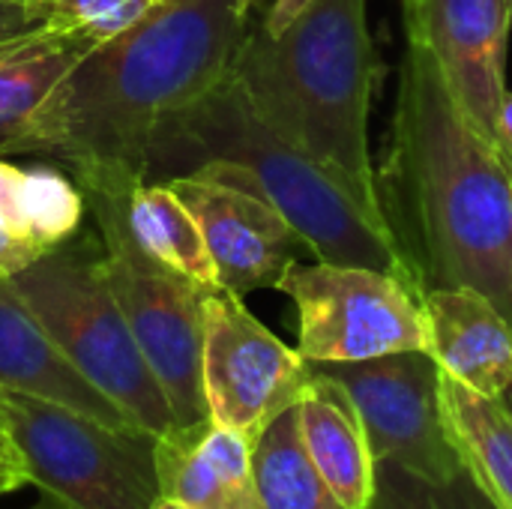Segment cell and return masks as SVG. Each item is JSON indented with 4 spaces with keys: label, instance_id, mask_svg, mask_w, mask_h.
Returning a JSON list of instances; mask_svg holds the SVG:
<instances>
[{
    "label": "cell",
    "instance_id": "19",
    "mask_svg": "<svg viewBox=\"0 0 512 509\" xmlns=\"http://www.w3.org/2000/svg\"><path fill=\"white\" fill-rule=\"evenodd\" d=\"M261 509H348L315 468L300 426V402L282 411L252 444Z\"/></svg>",
    "mask_w": 512,
    "mask_h": 509
},
{
    "label": "cell",
    "instance_id": "31",
    "mask_svg": "<svg viewBox=\"0 0 512 509\" xmlns=\"http://www.w3.org/2000/svg\"><path fill=\"white\" fill-rule=\"evenodd\" d=\"M504 402L510 405V411H512V390H510V393H507V396H504Z\"/></svg>",
    "mask_w": 512,
    "mask_h": 509
},
{
    "label": "cell",
    "instance_id": "9",
    "mask_svg": "<svg viewBox=\"0 0 512 509\" xmlns=\"http://www.w3.org/2000/svg\"><path fill=\"white\" fill-rule=\"evenodd\" d=\"M354 402L375 465H399L426 480L462 468L441 408V366L429 351H396L357 363H312Z\"/></svg>",
    "mask_w": 512,
    "mask_h": 509
},
{
    "label": "cell",
    "instance_id": "21",
    "mask_svg": "<svg viewBox=\"0 0 512 509\" xmlns=\"http://www.w3.org/2000/svg\"><path fill=\"white\" fill-rule=\"evenodd\" d=\"M372 509H501L462 465L444 480L417 477L399 465H375Z\"/></svg>",
    "mask_w": 512,
    "mask_h": 509
},
{
    "label": "cell",
    "instance_id": "4",
    "mask_svg": "<svg viewBox=\"0 0 512 509\" xmlns=\"http://www.w3.org/2000/svg\"><path fill=\"white\" fill-rule=\"evenodd\" d=\"M231 75L276 135L324 162L384 216L369 144L381 66L366 0H312L276 36L261 24L246 30Z\"/></svg>",
    "mask_w": 512,
    "mask_h": 509
},
{
    "label": "cell",
    "instance_id": "11",
    "mask_svg": "<svg viewBox=\"0 0 512 509\" xmlns=\"http://www.w3.org/2000/svg\"><path fill=\"white\" fill-rule=\"evenodd\" d=\"M402 12L405 33L429 48L462 111L498 144L512 0H402Z\"/></svg>",
    "mask_w": 512,
    "mask_h": 509
},
{
    "label": "cell",
    "instance_id": "26",
    "mask_svg": "<svg viewBox=\"0 0 512 509\" xmlns=\"http://www.w3.org/2000/svg\"><path fill=\"white\" fill-rule=\"evenodd\" d=\"M27 465L21 459V450L15 447V438L9 435L6 423L0 420V495L15 492L21 486H27Z\"/></svg>",
    "mask_w": 512,
    "mask_h": 509
},
{
    "label": "cell",
    "instance_id": "28",
    "mask_svg": "<svg viewBox=\"0 0 512 509\" xmlns=\"http://www.w3.org/2000/svg\"><path fill=\"white\" fill-rule=\"evenodd\" d=\"M498 147H501L504 159L512 165V93H507L504 108H501V120H498Z\"/></svg>",
    "mask_w": 512,
    "mask_h": 509
},
{
    "label": "cell",
    "instance_id": "6",
    "mask_svg": "<svg viewBox=\"0 0 512 509\" xmlns=\"http://www.w3.org/2000/svg\"><path fill=\"white\" fill-rule=\"evenodd\" d=\"M96 222L99 264L126 324L159 381L177 429L210 423L204 399V294L192 279L156 261L132 234L126 201L132 189H81Z\"/></svg>",
    "mask_w": 512,
    "mask_h": 509
},
{
    "label": "cell",
    "instance_id": "18",
    "mask_svg": "<svg viewBox=\"0 0 512 509\" xmlns=\"http://www.w3.org/2000/svg\"><path fill=\"white\" fill-rule=\"evenodd\" d=\"M99 42L57 30L51 21L0 57V150L27 126L36 108Z\"/></svg>",
    "mask_w": 512,
    "mask_h": 509
},
{
    "label": "cell",
    "instance_id": "14",
    "mask_svg": "<svg viewBox=\"0 0 512 509\" xmlns=\"http://www.w3.org/2000/svg\"><path fill=\"white\" fill-rule=\"evenodd\" d=\"M162 498L195 509H261L252 441L213 420L156 441Z\"/></svg>",
    "mask_w": 512,
    "mask_h": 509
},
{
    "label": "cell",
    "instance_id": "8",
    "mask_svg": "<svg viewBox=\"0 0 512 509\" xmlns=\"http://www.w3.org/2000/svg\"><path fill=\"white\" fill-rule=\"evenodd\" d=\"M276 291L297 306V351L309 363H357L396 351H429L423 297L393 273L294 261Z\"/></svg>",
    "mask_w": 512,
    "mask_h": 509
},
{
    "label": "cell",
    "instance_id": "27",
    "mask_svg": "<svg viewBox=\"0 0 512 509\" xmlns=\"http://www.w3.org/2000/svg\"><path fill=\"white\" fill-rule=\"evenodd\" d=\"M258 3H261V0H240V9L249 15ZM309 3H312V0H273V9L267 12V18L261 21V27H264L267 33L276 36V33H282L294 18H300L303 9H306Z\"/></svg>",
    "mask_w": 512,
    "mask_h": 509
},
{
    "label": "cell",
    "instance_id": "29",
    "mask_svg": "<svg viewBox=\"0 0 512 509\" xmlns=\"http://www.w3.org/2000/svg\"><path fill=\"white\" fill-rule=\"evenodd\" d=\"M153 509H195V507H186V504H180V501H174V498H159Z\"/></svg>",
    "mask_w": 512,
    "mask_h": 509
},
{
    "label": "cell",
    "instance_id": "2",
    "mask_svg": "<svg viewBox=\"0 0 512 509\" xmlns=\"http://www.w3.org/2000/svg\"><path fill=\"white\" fill-rule=\"evenodd\" d=\"M246 21L240 0L156 3L93 45L0 156L42 153L72 165L81 189H135L156 126L231 72Z\"/></svg>",
    "mask_w": 512,
    "mask_h": 509
},
{
    "label": "cell",
    "instance_id": "16",
    "mask_svg": "<svg viewBox=\"0 0 512 509\" xmlns=\"http://www.w3.org/2000/svg\"><path fill=\"white\" fill-rule=\"evenodd\" d=\"M306 450L330 492L348 509H372L375 459L348 393L312 369V384L300 399Z\"/></svg>",
    "mask_w": 512,
    "mask_h": 509
},
{
    "label": "cell",
    "instance_id": "24",
    "mask_svg": "<svg viewBox=\"0 0 512 509\" xmlns=\"http://www.w3.org/2000/svg\"><path fill=\"white\" fill-rule=\"evenodd\" d=\"M162 0H51V24L63 33L105 42L138 24Z\"/></svg>",
    "mask_w": 512,
    "mask_h": 509
},
{
    "label": "cell",
    "instance_id": "5",
    "mask_svg": "<svg viewBox=\"0 0 512 509\" xmlns=\"http://www.w3.org/2000/svg\"><path fill=\"white\" fill-rule=\"evenodd\" d=\"M6 282L60 354L138 429L156 438L177 429L171 405L90 246L72 249L66 243Z\"/></svg>",
    "mask_w": 512,
    "mask_h": 509
},
{
    "label": "cell",
    "instance_id": "3",
    "mask_svg": "<svg viewBox=\"0 0 512 509\" xmlns=\"http://www.w3.org/2000/svg\"><path fill=\"white\" fill-rule=\"evenodd\" d=\"M186 174L270 201L303 234L315 261L384 270L417 291L384 216L336 171L276 135L231 72L201 99L168 114L150 138L147 183Z\"/></svg>",
    "mask_w": 512,
    "mask_h": 509
},
{
    "label": "cell",
    "instance_id": "32",
    "mask_svg": "<svg viewBox=\"0 0 512 509\" xmlns=\"http://www.w3.org/2000/svg\"><path fill=\"white\" fill-rule=\"evenodd\" d=\"M36 509H45V507H36Z\"/></svg>",
    "mask_w": 512,
    "mask_h": 509
},
{
    "label": "cell",
    "instance_id": "20",
    "mask_svg": "<svg viewBox=\"0 0 512 509\" xmlns=\"http://www.w3.org/2000/svg\"><path fill=\"white\" fill-rule=\"evenodd\" d=\"M126 216L135 240L156 261L201 288H219L204 234L168 183H138L126 201Z\"/></svg>",
    "mask_w": 512,
    "mask_h": 509
},
{
    "label": "cell",
    "instance_id": "22",
    "mask_svg": "<svg viewBox=\"0 0 512 509\" xmlns=\"http://www.w3.org/2000/svg\"><path fill=\"white\" fill-rule=\"evenodd\" d=\"M27 207L33 234L45 252L66 246L87 213L84 192L66 174L45 165L27 168Z\"/></svg>",
    "mask_w": 512,
    "mask_h": 509
},
{
    "label": "cell",
    "instance_id": "17",
    "mask_svg": "<svg viewBox=\"0 0 512 509\" xmlns=\"http://www.w3.org/2000/svg\"><path fill=\"white\" fill-rule=\"evenodd\" d=\"M441 408L462 465L501 509H512V411L441 372Z\"/></svg>",
    "mask_w": 512,
    "mask_h": 509
},
{
    "label": "cell",
    "instance_id": "10",
    "mask_svg": "<svg viewBox=\"0 0 512 509\" xmlns=\"http://www.w3.org/2000/svg\"><path fill=\"white\" fill-rule=\"evenodd\" d=\"M312 384V363L273 336L243 297L204 294V399L216 426L255 438Z\"/></svg>",
    "mask_w": 512,
    "mask_h": 509
},
{
    "label": "cell",
    "instance_id": "12",
    "mask_svg": "<svg viewBox=\"0 0 512 509\" xmlns=\"http://www.w3.org/2000/svg\"><path fill=\"white\" fill-rule=\"evenodd\" d=\"M165 183L195 216L219 288L237 297L258 288H279L294 261L303 255L315 258L303 234L261 195L195 174Z\"/></svg>",
    "mask_w": 512,
    "mask_h": 509
},
{
    "label": "cell",
    "instance_id": "25",
    "mask_svg": "<svg viewBox=\"0 0 512 509\" xmlns=\"http://www.w3.org/2000/svg\"><path fill=\"white\" fill-rule=\"evenodd\" d=\"M51 21V0H0V42L33 33Z\"/></svg>",
    "mask_w": 512,
    "mask_h": 509
},
{
    "label": "cell",
    "instance_id": "15",
    "mask_svg": "<svg viewBox=\"0 0 512 509\" xmlns=\"http://www.w3.org/2000/svg\"><path fill=\"white\" fill-rule=\"evenodd\" d=\"M0 387L60 402L111 426H135L60 354L6 279H0Z\"/></svg>",
    "mask_w": 512,
    "mask_h": 509
},
{
    "label": "cell",
    "instance_id": "30",
    "mask_svg": "<svg viewBox=\"0 0 512 509\" xmlns=\"http://www.w3.org/2000/svg\"><path fill=\"white\" fill-rule=\"evenodd\" d=\"M39 30H42V27H39ZM33 33H36V30H33ZM33 33H24V36H15V39H6V42H0V57H3L6 51H12V48H15L18 42H24L27 36H33Z\"/></svg>",
    "mask_w": 512,
    "mask_h": 509
},
{
    "label": "cell",
    "instance_id": "7",
    "mask_svg": "<svg viewBox=\"0 0 512 509\" xmlns=\"http://www.w3.org/2000/svg\"><path fill=\"white\" fill-rule=\"evenodd\" d=\"M6 423L27 477L66 509H153L162 498L156 435L111 426L51 399L0 387Z\"/></svg>",
    "mask_w": 512,
    "mask_h": 509
},
{
    "label": "cell",
    "instance_id": "23",
    "mask_svg": "<svg viewBox=\"0 0 512 509\" xmlns=\"http://www.w3.org/2000/svg\"><path fill=\"white\" fill-rule=\"evenodd\" d=\"M48 255L30 225L27 168L0 159V279H12L33 261Z\"/></svg>",
    "mask_w": 512,
    "mask_h": 509
},
{
    "label": "cell",
    "instance_id": "1",
    "mask_svg": "<svg viewBox=\"0 0 512 509\" xmlns=\"http://www.w3.org/2000/svg\"><path fill=\"white\" fill-rule=\"evenodd\" d=\"M378 195L420 294L474 288L512 324V165L450 93L411 36Z\"/></svg>",
    "mask_w": 512,
    "mask_h": 509
},
{
    "label": "cell",
    "instance_id": "13",
    "mask_svg": "<svg viewBox=\"0 0 512 509\" xmlns=\"http://www.w3.org/2000/svg\"><path fill=\"white\" fill-rule=\"evenodd\" d=\"M429 354L465 387L504 399L512 390V324L474 288H435L423 294Z\"/></svg>",
    "mask_w": 512,
    "mask_h": 509
}]
</instances>
